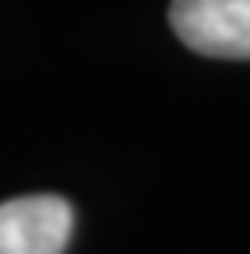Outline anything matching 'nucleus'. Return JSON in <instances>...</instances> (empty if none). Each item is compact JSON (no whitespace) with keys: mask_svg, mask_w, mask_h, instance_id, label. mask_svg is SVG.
<instances>
[{"mask_svg":"<svg viewBox=\"0 0 250 254\" xmlns=\"http://www.w3.org/2000/svg\"><path fill=\"white\" fill-rule=\"evenodd\" d=\"M75 232V209L60 194L0 202V254H60Z\"/></svg>","mask_w":250,"mask_h":254,"instance_id":"f03ea898","label":"nucleus"},{"mask_svg":"<svg viewBox=\"0 0 250 254\" xmlns=\"http://www.w3.org/2000/svg\"><path fill=\"white\" fill-rule=\"evenodd\" d=\"M176 38L217 60H250V0H172Z\"/></svg>","mask_w":250,"mask_h":254,"instance_id":"f257e3e1","label":"nucleus"}]
</instances>
